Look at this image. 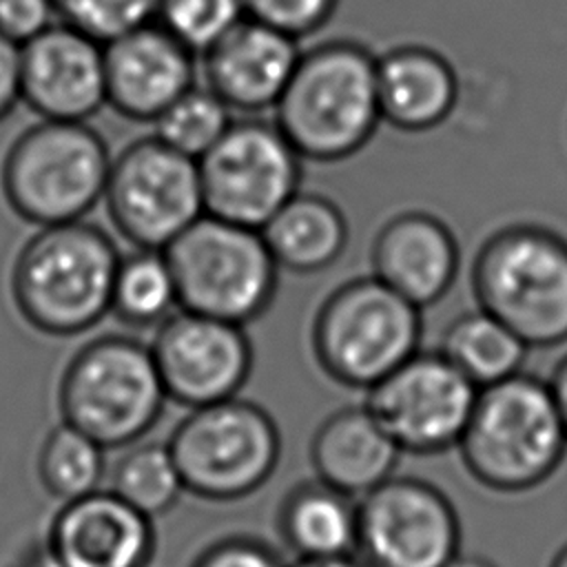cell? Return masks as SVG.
<instances>
[{"label": "cell", "instance_id": "22", "mask_svg": "<svg viewBox=\"0 0 567 567\" xmlns=\"http://www.w3.org/2000/svg\"><path fill=\"white\" fill-rule=\"evenodd\" d=\"M259 233L277 266L299 275L332 266L348 244L346 215L317 193L292 195Z\"/></svg>", "mask_w": 567, "mask_h": 567}, {"label": "cell", "instance_id": "3", "mask_svg": "<svg viewBox=\"0 0 567 567\" xmlns=\"http://www.w3.org/2000/svg\"><path fill=\"white\" fill-rule=\"evenodd\" d=\"M120 252L113 239L82 219L42 226L11 266V299L42 334L75 337L111 312Z\"/></svg>", "mask_w": 567, "mask_h": 567}, {"label": "cell", "instance_id": "15", "mask_svg": "<svg viewBox=\"0 0 567 567\" xmlns=\"http://www.w3.org/2000/svg\"><path fill=\"white\" fill-rule=\"evenodd\" d=\"M20 100L42 120L86 122L106 104L104 44L53 22L20 47Z\"/></svg>", "mask_w": 567, "mask_h": 567}, {"label": "cell", "instance_id": "38", "mask_svg": "<svg viewBox=\"0 0 567 567\" xmlns=\"http://www.w3.org/2000/svg\"><path fill=\"white\" fill-rule=\"evenodd\" d=\"M447 567H498V565L476 554H458Z\"/></svg>", "mask_w": 567, "mask_h": 567}, {"label": "cell", "instance_id": "18", "mask_svg": "<svg viewBox=\"0 0 567 567\" xmlns=\"http://www.w3.org/2000/svg\"><path fill=\"white\" fill-rule=\"evenodd\" d=\"M297 42L244 16L202 53L206 89L230 111L255 115L272 109L301 55Z\"/></svg>", "mask_w": 567, "mask_h": 567}, {"label": "cell", "instance_id": "23", "mask_svg": "<svg viewBox=\"0 0 567 567\" xmlns=\"http://www.w3.org/2000/svg\"><path fill=\"white\" fill-rule=\"evenodd\" d=\"M277 532L297 558L357 551V498L315 478L288 489L277 512Z\"/></svg>", "mask_w": 567, "mask_h": 567}, {"label": "cell", "instance_id": "37", "mask_svg": "<svg viewBox=\"0 0 567 567\" xmlns=\"http://www.w3.org/2000/svg\"><path fill=\"white\" fill-rule=\"evenodd\" d=\"M18 567H60V565L53 560V556L47 551V547L40 545L38 549L29 551L27 558Z\"/></svg>", "mask_w": 567, "mask_h": 567}, {"label": "cell", "instance_id": "30", "mask_svg": "<svg viewBox=\"0 0 567 567\" xmlns=\"http://www.w3.org/2000/svg\"><path fill=\"white\" fill-rule=\"evenodd\" d=\"M60 22L106 44L157 20L159 0H53Z\"/></svg>", "mask_w": 567, "mask_h": 567}, {"label": "cell", "instance_id": "8", "mask_svg": "<svg viewBox=\"0 0 567 567\" xmlns=\"http://www.w3.org/2000/svg\"><path fill=\"white\" fill-rule=\"evenodd\" d=\"M164 255L184 310L246 326L277 295L279 266L257 228L204 213Z\"/></svg>", "mask_w": 567, "mask_h": 567}, {"label": "cell", "instance_id": "28", "mask_svg": "<svg viewBox=\"0 0 567 567\" xmlns=\"http://www.w3.org/2000/svg\"><path fill=\"white\" fill-rule=\"evenodd\" d=\"M230 122V109L210 89L190 86L153 120V126L159 142L197 162Z\"/></svg>", "mask_w": 567, "mask_h": 567}, {"label": "cell", "instance_id": "35", "mask_svg": "<svg viewBox=\"0 0 567 567\" xmlns=\"http://www.w3.org/2000/svg\"><path fill=\"white\" fill-rule=\"evenodd\" d=\"M547 385L551 390L554 403L558 408V414L563 419V425L567 430V354L556 363V368L551 370V377L547 379Z\"/></svg>", "mask_w": 567, "mask_h": 567}, {"label": "cell", "instance_id": "34", "mask_svg": "<svg viewBox=\"0 0 567 567\" xmlns=\"http://www.w3.org/2000/svg\"><path fill=\"white\" fill-rule=\"evenodd\" d=\"M20 100V47L0 35V122Z\"/></svg>", "mask_w": 567, "mask_h": 567}, {"label": "cell", "instance_id": "33", "mask_svg": "<svg viewBox=\"0 0 567 567\" xmlns=\"http://www.w3.org/2000/svg\"><path fill=\"white\" fill-rule=\"evenodd\" d=\"M53 0H0V35L22 47L55 22Z\"/></svg>", "mask_w": 567, "mask_h": 567}, {"label": "cell", "instance_id": "36", "mask_svg": "<svg viewBox=\"0 0 567 567\" xmlns=\"http://www.w3.org/2000/svg\"><path fill=\"white\" fill-rule=\"evenodd\" d=\"M288 567H365L357 554L328 556V558H297Z\"/></svg>", "mask_w": 567, "mask_h": 567}, {"label": "cell", "instance_id": "20", "mask_svg": "<svg viewBox=\"0 0 567 567\" xmlns=\"http://www.w3.org/2000/svg\"><path fill=\"white\" fill-rule=\"evenodd\" d=\"M377 97L381 122L421 133L450 117L458 100V78L439 51L401 44L377 58Z\"/></svg>", "mask_w": 567, "mask_h": 567}, {"label": "cell", "instance_id": "17", "mask_svg": "<svg viewBox=\"0 0 567 567\" xmlns=\"http://www.w3.org/2000/svg\"><path fill=\"white\" fill-rule=\"evenodd\" d=\"M106 104L126 120L153 122L195 86V53L159 22L104 44Z\"/></svg>", "mask_w": 567, "mask_h": 567}, {"label": "cell", "instance_id": "2", "mask_svg": "<svg viewBox=\"0 0 567 567\" xmlns=\"http://www.w3.org/2000/svg\"><path fill=\"white\" fill-rule=\"evenodd\" d=\"M467 474L498 494L547 483L567 454V430L547 381L516 372L481 388L456 443Z\"/></svg>", "mask_w": 567, "mask_h": 567}, {"label": "cell", "instance_id": "27", "mask_svg": "<svg viewBox=\"0 0 567 567\" xmlns=\"http://www.w3.org/2000/svg\"><path fill=\"white\" fill-rule=\"evenodd\" d=\"M111 489L148 518L173 509L186 492L168 445L159 443L126 450L113 465Z\"/></svg>", "mask_w": 567, "mask_h": 567}, {"label": "cell", "instance_id": "7", "mask_svg": "<svg viewBox=\"0 0 567 567\" xmlns=\"http://www.w3.org/2000/svg\"><path fill=\"white\" fill-rule=\"evenodd\" d=\"M421 308L374 275L337 286L312 321V354L339 385L370 390L421 343Z\"/></svg>", "mask_w": 567, "mask_h": 567}, {"label": "cell", "instance_id": "21", "mask_svg": "<svg viewBox=\"0 0 567 567\" xmlns=\"http://www.w3.org/2000/svg\"><path fill=\"white\" fill-rule=\"evenodd\" d=\"M401 454L365 403L332 412L310 441L317 478L352 498H361L394 476Z\"/></svg>", "mask_w": 567, "mask_h": 567}, {"label": "cell", "instance_id": "14", "mask_svg": "<svg viewBox=\"0 0 567 567\" xmlns=\"http://www.w3.org/2000/svg\"><path fill=\"white\" fill-rule=\"evenodd\" d=\"M151 352L168 401L188 410L237 396L252 370L244 326L184 308L159 323Z\"/></svg>", "mask_w": 567, "mask_h": 567}, {"label": "cell", "instance_id": "29", "mask_svg": "<svg viewBox=\"0 0 567 567\" xmlns=\"http://www.w3.org/2000/svg\"><path fill=\"white\" fill-rule=\"evenodd\" d=\"M241 18L239 0H159L155 22L202 55Z\"/></svg>", "mask_w": 567, "mask_h": 567}, {"label": "cell", "instance_id": "32", "mask_svg": "<svg viewBox=\"0 0 567 567\" xmlns=\"http://www.w3.org/2000/svg\"><path fill=\"white\" fill-rule=\"evenodd\" d=\"M190 567H286L279 554L264 540L246 534L224 536L206 545Z\"/></svg>", "mask_w": 567, "mask_h": 567}, {"label": "cell", "instance_id": "16", "mask_svg": "<svg viewBox=\"0 0 567 567\" xmlns=\"http://www.w3.org/2000/svg\"><path fill=\"white\" fill-rule=\"evenodd\" d=\"M44 547L60 567H146L155 527L113 489H95L62 503Z\"/></svg>", "mask_w": 567, "mask_h": 567}, {"label": "cell", "instance_id": "1", "mask_svg": "<svg viewBox=\"0 0 567 567\" xmlns=\"http://www.w3.org/2000/svg\"><path fill=\"white\" fill-rule=\"evenodd\" d=\"M272 111V122L301 157H352L381 124L377 58L352 40H328L301 51Z\"/></svg>", "mask_w": 567, "mask_h": 567}, {"label": "cell", "instance_id": "26", "mask_svg": "<svg viewBox=\"0 0 567 567\" xmlns=\"http://www.w3.org/2000/svg\"><path fill=\"white\" fill-rule=\"evenodd\" d=\"M106 447L82 430L58 423L42 441L38 454V476L44 489L66 503L100 489L106 472Z\"/></svg>", "mask_w": 567, "mask_h": 567}, {"label": "cell", "instance_id": "31", "mask_svg": "<svg viewBox=\"0 0 567 567\" xmlns=\"http://www.w3.org/2000/svg\"><path fill=\"white\" fill-rule=\"evenodd\" d=\"M244 16L297 40L317 33L334 16L339 0H239Z\"/></svg>", "mask_w": 567, "mask_h": 567}, {"label": "cell", "instance_id": "10", "mask_svg": "<svg viewBox=\"0 0 567 567\" xmlns=\"http://www.w3.org/2000/svg\"><path fill=\"white\" fill-rule=\"evenodd\" d=\"M204 213L261 228L301 184V155L275 122L233 120L197 159Z\"/></svg>", "mask_w": 567, "mask_h": 567}, {"label": "cell", "instance_id": "25", "mask_svg": "<svg viewBox=\"0 0 567 567\" xmlns=\"http://www.w3.org/2000/svg\"><path fill=\"white\" fill-rule=\"evenodd\" d=\"M177 303V286L164 250L137 248L120 257L113 290L111 312L126 326L148 328L159 326Z\"/></svg>", "mask_w": 567, "mask_h": 567}, {"label": "cell", "instance_id": "11", "mask_svg": "<svg viewBox=\"0 0 567 567\" xmlns=\"http://www.w3.org/2000/svg\"><path fill=\"white\" fill-rule=\"evenodd\" d=\"M102 199L117 233L135 248L164 250L204 215L197 162L155 135L111 159Z\"/></svg>", "mask_w": 567, "mask_h": 567}, {"label": "cell", "instance_id": "13", "mask_svg": "<svg viewBox=\"0 0 567 567\" xmlns=\"http://www.w3.org/2000/svg\"><path fill=\"white\" fill-rule=\"evenodd\" d=\"M365 392V408L403 454L432 456L456 447L478 388L439 350H416Z\"/></svg>", "mask_w": 567, "mask_h": 567}, {"label": "cell", "instance_id": "12", "mask_svg": "<svg viewBox=\"0 0 567 567\" xmlns=\"http://www.w3.org/2000/svg\"><path fill=\"white\" fill-rule=\"evenodd\" d=\"M458 547V512L430 481L394 474L357 501L354 554L365 567H447Z\"/></svg>", "mask_w": 567, "mask_h": 567}, {"label": "cell", "instance_id": "24", "mask_svg": "<svg viewBox=\"0 0 567 567\" xmlns=\"http://www.w3.org/2000/svg\"><path fill=\"white\" fill-rule=\"evenodd\" d=\"M439 352L481 390L520 372L529 348L501 319L476 308L447 323Z\"/></svg>", "mask_w": 567, "mask_h": 567}, {"label": "cell", "instance_id": "9", "mask_svg": "<svg viewBox=\"0 0 567 567\" xmlns=\"http://www.w3.org/2000/svg\"><path fill=\"white\" fill-rule=\"evenodd\" d=\"M168 450L184 489L213 503L255 494L281 456L275 419L257 403L233 396L193 408L173 430Z\"/></svg>", "mask_w": 567, "mask_h": 567}, {"label": "cell", "instance_id": "6", "mask_svg": "<svg viewBox=\"0 0 567 567\" xmlns=\"http://www.w3.org/2000/svg\"><path fill=\"white\" fill-rule=\"evenodd\" d=\"M166 401L151 346L124 334L84 343L66 363L58 385L62 421L106 450L146 436Z\"/></svg>", "mask_w": 567, "mask_h": 567}, {"label": "cell", "instance_id": "5", "mask_svg": "<svg viewBox=\"0 0 567 567\" xmlns=\"http://www.w3.org/2000/svg\"><path fill=\"white\" fill-rule=\"evenodd\" d=\"M111 159L86 122L40 120L9 144L0 188L9 208L38 228L78 221L104 197Z\"/></svg>", "mask_w": 567, "mask_h": 567}, {"label": "cell", "instance_id": "4", "mask_svg": "<svg viewBox=\"0 0 567 567\" xmlns=\"http://www.w3.org/2000/svg\"><path fill=\"white\" fill-rule=\"evenodd\" d=\"M478 308L501 319L527 348L567 343V239L540 224L492 233L472 266Z\"/></svg>", "mask_w": 567, "mask_h": 567}, {"label": "cell", "instance_id": "19", "mask_svg": "<svg viewBox=\"0 0 567 567\" xmlns=\"http://www.w3.org/2000/svg\"><path fill=\"white\" fill-rule=\"evenodd\" d=\"M458 244L432 213L390 217L372 241V275L421 310L441 301L458 275Z\"/></svg>", "mask_w": 567, "mask_h": 567}, {"label": "cell", "instance_id": "39", "mask_svg": "<svg viewBox=\"0 0 567 567\" xmlns=\"http://www.w3.org/2000/svg\"><path fill=\"white\" fill-rule=\"evenodd\" d=\"M549 567H567V543H563L549 560Z\"/></svg>", "mask_w": 567, "mask_h": 567}]
</instances>
